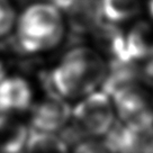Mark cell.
<instances>
[{
    "label": "cell",
    "mask_w": 153,
    "mask_h": 153,
    "mask_svg": "<svg viewBox=\"0 0 153 153\" xmlns=\"http://www.w3.org/2000/svg\"><path fill=\"white\" fill-rule=\"evenodd\" d=\"M65 35L62 15L52 4H35L20 15L15 46L20 55L50 51L62 43Z\"/></svg>",
    "instance_id": "cell-2"
},
{
    "label": "cell",
    "mask_w": 153,
    "mask_h": 153,
    "mask_svg": "<svg viewBox=\"0 0 153 153\" xmlns=\"http://www.w3.org/2000/svg\"><path fill=\"white\" fill-rule=\"evenodd\" d=\"M16 18L13 6L8 0H0V37L10 33Z\"/></svg>",
    "instance_id": "cell-12"
},
{
    "label": "cell",
    "mask_w": 153,
    "mask_h": 153,
    "mask_svg": "<svg viewBox=\"0 0 153 153\" xmlns=\"http://www.w3.org/2000/svg\"><path fill=\"white\" fill-rule=\"evenodd\" d=\"M72 109L65 99L55 95H46L32 108L30 126L43 132L61 131L70 122Z\"/></svg>",
    "instance_id": "cell-5"
},
{
    "label": "cell",
    "mask_w": 153,
    "mask_h": 153,
    "mask_svg": "<svg viewBox=\"0 0 153 153\" xmlns=\"http://www.w3.org/2000/svg\"><path fill=\"white\" fill-rule=\"evenodd\" d=\"M6 78V67L2 62H0V82Z\"/></svg>",
    "instance_id": "cell-13"
},
{
    "label": "cell",
    "mask_w": 153,
    "mask_h": 153,
    "mask_svg": "<svg viewBox=\"0 0 153 153\" xmlns=\"http://www.w3.org/2000/svg\"><path fill=\"white\" fill-rule=\"evenodd\" d=\"M69 149L60 135L30 128L25 151L27 153H69Z\"/></svg>",
    "instance_id": "cell-10"
},
{
    "label": "cell",
    "mask_w": 153,
    "mask_h": 153,
    "mask_svg": "<svg viewBox=\"0 0 153 153\" xmlns=\"http://www.w3.org/2000/svg\"><path fill=\"white\" fill-rule=\"evenodd\" d=\"M72 116L88 136H102L115 123L113 104L104 91L90 92L73 108Z\"/></svg>",
    "instance_id": "cell-3"
},
{
    "label": "cell",
    "mask_w": 153,
    "mask_h": 153,
    "mask_svg": "<svg viewBox=\"0 0 153 153\" xmlns=\"http://www.w3.org/2000/svg\"><path fill=\"white\" fill-rule=\"evenodd\" d=\"M65 15L69 25V36L81 43L83 36L91 33L102 22L100 0H50Z\"/></svg>",
    "instance_id": "cell-4"
},
{
    "label": "cell",
    "mask_w": 153,
    "mask_h": 153,
    "mask_svg": "<svg viewBox=\"0 0 153 153\" xmlns=\"http://www.w3.org/2000/svg\"><path fill=\"white\" fill-rule=\"evenodd\" d=\"M126 51L131 61L153 59V23L139 22L126 35Z\"/></svg>",
    "instance_id": "cell-8"
},
{
    "label": "cell",
    "mask_w": 153,
    "mask_h": 153,
    "mask_svg": "<svg viewBox=\"0 0 153 153\" xmlns=\"http://www.w3.org/2000/svg\"><path fill=\"white\" fill-rule=\"evenodd\" d=\"M32 100L33 90L26 79L15 76L0 82V110L2 113L25 111L30 107Z\"/></svg>",
    "instance_id": "cell-7"
},
{
    "label": "cell",
    "mask_w": 153,
    "mask_h": 153,
    "mask_svg": "<svg viewBox=\"0 0 153 153\" xmlns=\"http://www.w3.org/2000/svg\"><path fill=\"white\" fill-rule=\"evenodd\" d=\"M91 37L97 50L108 57L111 63L134 62L129 60L126 51V36L114 23L101 22L91 30Z\"/></svg>",
    "instance_id": "cell-6"
},
{
    "label": "cell",
    "mask_w": 153,
    "mask_h": 153,
    "mask_svg": "<svg viewBox=\"0 0 153 153\" xmlns=\"http://www.w3.org/2000/svg\"><path fill=\"white\" fill-rule=\"evenodd\" d=\"M102 14L110 23H123L141 11V0H100Z\"/></svg>",
    "instance_id": "cell-11"
},
{
    "label": "cell",
    "mask_w": 153,
    "mask_h": 153,
    "mask_svg": "<svg viewBox=\"0 0 153 153\" xmlns=\"http://www.w3.org/2000/svg\"><path fill=\"white\" fill-rule=\"evenodd\" d=\"M151 85H152V87H153V82H152V83H151Z\"/></svg>",
    "instance_id": "cell-16"
},
{
    "label": "cell",
    "mask_w": 153,
    "mask_h": 153,
    "mask_svg": "<svg viewBox=\"0 0 153 153\" xmlns=\"http://www.w3.org/2000/svg\"><path fill=\"white\" fill-rule=\"evenodd\" d=\"M149 11L153 17V0H149Z\"/></svg>",
    "instance_id": "cell-14"
},
{
    "label": "cell",
    "mask_w": 153,
    "mask_h": 153,
    "mask_svg": "<svg viewBox=\"0 0 153 153\" xmlns=\"http://www.w3.org/2000/svg\"><path fill=\"white\" fill-rule=\"evenodd\" d=\"M20 1H27V0H20Z\"/></svg>",
    "instance_id": "cell-15"
},
{
    "label": "cell",
    "mask_w": 153,
    "mask_h": 153,
    "mask_svg": "<svg viewBox=\"0 0 153 153\" xmlns=\"http://www.w3.org/2000/svg\"><path fill=\"white\" fill-rule=\"evenodd\" d=\"M108 73V63L99 53L86 48L73 46L51 71H41L38 80L46 95L78 98L89 95L102 85Z\"/></svg>",
    "instance_id": "cell-1"
},
{
    "label": "cell",
    "mask_w": 153,
    "mask_h": 153,
    "mask_svg": "<svg viewBox=\"0 0 153 153\" xmlns=\"http://www.w3.org/2000/svg\"><path fill=\"white\" fill-rule=\"evenodd\" d=\"M28 134L26 125L2 114L0 116V153H24Z\"/></svg>",
    "instance_id": "cell-9"
}]
</instances>
